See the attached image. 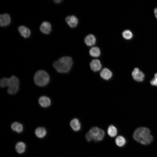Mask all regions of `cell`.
<instances>
[{
	"label": "cell",
	"mask_w": 157,
	"mask_h": 157,
	"mask_svg": "<svg viewBox=\"0 0 157 157\" xmlns=\"http://www.w3.org/2000/svg\"><path fill=\"white\" fill-rule=\"evenodd\" d=\"M133 137L137 142L144 145L150 144L153 139L152 136L150 134V130L145 127H140L137 129L133 133Z\"/></svg>",
	"instance_id": "6da1fadb"
},
{
	"label": "cell",
	"mask_w": 157,
	"mask_h": 157,
	"mask_svg": "<svg viewBox=\"0 0 157 157\" xmlns=\"http://www.w3.org/2000/svg\"><path fill=\"white\" fill-rule=\"evenodd\" d=\"M19 81L15 76H12L9 78L3 77L0 81L2 88L8 87L7 92L10 94H14L17 92L19 89Z\"/></svg>",
	"instance_id": "7a4b0ae2"
},
{
	"label": "cell",
	"mask_w": 157,
	"mask_h": 157,
	"mask_svg": "<svg viewBox=\"0 0 157 157\" xmlns=\"http://www.w3.org/2000/svg\"><path fill=\"white\" fill-rule=\"evenodd\" d=\"M73 64L72 58L69 56H64L55 61L53 66L56 71L60 73H67L70 70Z\"/></svg>",
	"instance_id": "3957f363"
},
{
	"label": "cell",
	"mask_w": 157,
	"mask_h": 157,
	"mask_svg": "<svg viewBox=\"0 0 157 157\" xmlns=\"http://www.w3.org/2000/svg\"><path fill=\"white\" fill-rule=\"evenodd\" d=\"M105 135V132L103 130L97 127H93L86 133L85 138L88 142L92 140L98 142L103 140Z\"/></svg>",
	"instance_id": "277c9868"
},
{
	"label": "cell",
	"mask_w": 157,
	"mask_h": 157,
	"mask_svg": "<svg viewBox=\"0 0 157 157\" xmlns=\"http://www.w3.org/2000/svg\"><path fill=\"white\" fill-rule=\"evenodd\" d=\"M35 84L37 85L42 87L46 85L49 82L50 77L48 74L45 71L40 70L34 74L33 78Z\"/></svg>",
	"instance_id": "5b68a950"
},
{
	"label": "cell",
	"mask_w": 157,
	"mask_h": 157,
	"mask_svg": "<svg viewBox=\"0 0 157 157\" xmlns=\"http://www.w3.org/2000/svg\"><path fill=\"white\" fill-rule=\"evenodd\" d=\"M132 75L133 79L138 82L142 81L144 78V73L138 68L134 69L132 72Z\"/></svg>",
	"instance_id": "8992f818"
},
{
	"label": "cell",
	"mask_w": 157,
	"mask_h": 157,
	"mask_svg": "<svg viewBox=\"0 0 157 157\" xmlns=\"http://www.w3.org/2000/svg\"><path fill=\"white\" fill-rule=\"evenodd\" d=\"M65 20L68 25L71 28L76 27L78 23L77 18L73 15L68 16L66 18Z\"/></svg>",
	"instance_id": "52a82bcc"
},
{
	"label": "cell",
	"mask_w": 157,
	"mask_h": 157,
	"mask_svg": "<svg viewBox=\"0 0 157 157\" xmlns=\"http://www.w3.org/2000/svg\"><path fill=\"white\" fill-rule=\"evenodd\" d=\"M38 102L40 105L43 108L48 107L51 104V101L49 98L45 96L40 97L38 100Z\"/></svg>",
	"instance_id": "ba28073f"
},
{
	"label": "cell",
	"mask_w": 157,
	"mask_h": 157,
	"mask_svg": "<svg viewBox=\"0 0 157 157\" xmlns=\"http://www.w3.org/2000/svg\"><path fill=\"white\" fill-rule=\"evenodd\" d=\"M90 66L91 69L94 72L99 71L102 67L100 61L97 59L92 60L90 63Z\"/></svg>",
	"instance_id": "9c48e42d"
},
{
	"label": "cell",
	"mask_w": 157,
	"mask_h": 157,
	"mask_svg": "<svg viewBox=\"0 0 157 157\" xmlns=\"http://www.w3.org/2000/svg\"><path fill=\"white\" fill-rule=\"evenodd\" d=\"M40 30L42 33L45 34H48L51 31V25L49 22H44L41 25Z\"/></svg>",
	"instance_id": "30bf717a"
},
{
	"label": "cell",
	"mask_w": 157,
	"mask_h": 157,
	"mask_svg": "<svg viewBox=\"0 0 157 157\" xmlns=\"http://www.w3.org/2000/svg\"><path fill=\"white\" fill-rule=\"evenodd\" d=\"M10 18L7 14L1 15L0 16V25L1 26L8 25L10 23Z\"/></svg>",
	"instance_id": "8fae6325"
},
{
	"label": "cell",
	"mask_w": 157,
	"mask_h": 157,
	"mask_svg": "<svg viewBox=\"0 0 157 157\" xmlns=\"http://www.w3.org/2000/svg\"><path fill=\"white\" fill-rule=\"evenodd\" d=\"M100 75L101 77L103 79L108 80L111 78L112 76V73L108 69L104 68L101 71Z\"/></svg>",
	"instance_id": "7c38bea8"
},
{
	"label": "cell",
	"mask_w": 157,
	"mask_h": 157,
	"mask_svg": "<svg viewBox=\"0 0 157 157\" xmlns=\"http://www.w3.org/2000/svg\"><path fill=\"white\" fill-rule=\"evenodd\" d=\"M70 124L72 128L74 131H77L81 129V124L78 119L74 118L70 122Z\"/></svg>",
	"instance_id": "4fadbf2b"
},
{
	"label": "cell",
	"mask_w": 157,
	"mask_h": 157,
	"mask_svg": "<svg viewBox=\"0 0 157 157\" xmlns=\"http://www.w3.org/2000/svg\"><path fill=\"white\" fill-rule=\"evenodd\" d=\"M96 42V39L94 36L92 34L87 35L84 39V42L86 45L88 46H91L94 45Z\"/></svg>",
	"instance_id": "5bb4252c"
},
{
	"label": "cell",
	"mask_w": 157,
	"mask_h": 157,
	"mask_svg": "<svg viewBox=\"0 0 157 157\" xmlns=\"http://www.w3.org/2000/svg\"><path fill=\"white\" fill-rule=\"evenodd\" d=\"M18 30L21 35L24 38H28L30 35V30L25 26H20L18 28Z\"/></svg>",
	"instance_id": "9a60e30c"
},
{
	"label": "cell",
	"mask_w": 157,
	"mask_h": 157,
	"mask_svg": "<svg viewBox=\"0 0 157 157\" xmlns=\"http://www.w3.org/2000/svg\"><path fill=\"white\" fill-rule=\"evenodd\" d=\"M35 134L38 138H42L46 135L47 131L44 127H39L35 129Z\"/></svg>",
	"instance_id": "2e32d148"
},
{
	"label": "cell",
	"mask_w": 157,
	"mask_h": 157,
	"mask_svg": "<svg viewBox=\"0 0 157 157\" xmlns=\"http://www.w3.org/2000/svg\"><path fill=\"white\" fill-rule=\"evenodd\" d=\"M12 130L18 133H21L23 130L22 125L18 122H15L13 123L11 126Z\"/></svg>",
	"instance_id": "e0dca14e"
},
{
	"label": "cell",
	"mask_w": 157,
	"mask_h": 157,
	"mask_svg": "<svg viewBox=\"0 0 157 157\" xmlns=\"http://www.w3.org/2000/svg\"><path fill=\"white\" fill-rule=\"evenodd\" d=\"M26 148L25 144L22 142H18L16 144L15 147L16 151L19 154L23 153L25 151Z\"/></svg>",
	"instance_id": "ac0fdd59"
},
{
	"label": "cell",
	"mask_w": 157,
	"mask_h": 157,
	"mask_svg": "<svg viewBox=\"0 0 157 157\" xmlns=\"http://www.w3.org/2000/svg\"><path fill=\"white\" fill-rule=\"evenodd\" d=\"M107 133L110 137H114L117 134V130L114 126L111 125H110L108 128Z\"/></svg>",
	"instance_id": "d6986e66"
},
{
	"label": "cell",
	"mask_w": 157,
	"mask_h": 157,
	"mask_svg": "<svg viewBox=\"0 0 157 157\" xmlns=\"http://www.w3.org/2000/svg\"><path fill=\"white\" fill-rule=\"evenodd\" d=\"M89 53L91 56L94 57L99 56L100 55V51L99 47H92L89 50Z\"/></svg>",
	"instance_id": "ffe728a7"
},
{
	"label": "cell",
	"mask_w": 157,
	"mask_h": 157,
	"mask_svg": "<svg viewBox=\"0 0 157 157\" xmlns=\"http://www.w3.org/2000/svg\"><path fill=\"white\" fill-rule=\"evenodd\" d=\"M115 142L117 146L122 147L125 144L126 141L125 138L123 136L119 135L116 138Z\"/></svg>",
	"instance_id": "44dd1931"
},
{
	"label": "cell",
	"mask_w": 157,
	"mask_h": 157,
	"mask_svg": "<svg viewBox=\"0 0 157 157\" xmlns=\"http://www.w3.org/2000/svg\"><path fill=\"white\" fill-rule=\"evenodd\" d=\"M122 34L123 38L127 40H130L133 37L132 33L129 30H124L122 33Z\"/></svg>",
	"instance_id": "7402d4cb"
},
{
	"label": "cell",
	"mask_w": 157,
	"mask_h": 157,
	"mask_svg": "<svg viewBox=\"0 0 157 157\" xmlns=\"http://www.w3.org/2000/svg\"><path fill=\"white\" fill-rule=\"evenodd\" d=\"M150 83L153 86H157V73L155 74L154 78L151 80Z\"/></svg>",
	"instance_id": "603a6c76"
},
{
	"label": "cell",
	"mask_w": 157,
	"mask_h": 157,
	"mask_svg": "<svg viewBox=\"0 0 157 157\" xmlns=\"http://www.w3.org/2000/svg\"><path fill=\"white\" fill-rule=\"evenodd\" d=\"M154 12L155 14V15L157 14V8H156L154 9ZM155 16L156 18L157 19V15H155Z\"/></svg>",
	"instance_id": "cb8c5ba5"
},
{
	"label": "cell",
	"mask_w": 157,
	"mask_h": 157,
	"mask_svg": "<svg viewBox=\"0 0 157 157\" xmlns=\"http://www.w3.org/2000/svg\"><path fill=\"white\" fill-rule=\"evenodd\" d=\"M62 0H54L53 1L54 3H60Z\"/></svg>",
	"instance_id": "d4e9b609"
}]
</instances>
